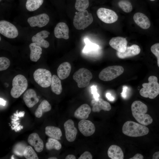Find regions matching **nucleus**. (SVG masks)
<instances>
[{
    "instance_id": "f257e3e1",
    "label": "nucleus",
    "mask_w": 159,
    "mask_h": 159,
    "mask_svg": "<svg viewBox=\"0 0 159 159\" xmlns=\"http://www.w3.org/2000/svg\"><path fill=\"white\" fill-rule=\"evenodd\" d=\"M131 110L132 116L139 123L146 126L152 122V117L146 114L148 110L147 106L141 101L133 102L131 105Z\"/></svg>"
},
{
    "instance_id": "f03ea898",
    "label": "nucleus",
    "mask_w": 159,
    "mask_h": 159,
    "mask_svg": "<svg viewBox=\"0 0 159 159\" xmlns=\"http://www.w3.org/2000/svg\"><path fill=\"white\" fill-rule=\"evenodd\" d=\"M122 130L125 135L134 137L146 135L149 132V129L145 125L131 121H127L124 123Z\"/></svg>"
},
{
    "instance_id": "7ed1b4c3",
    "label": "nucleus",
    "mask_w": 159,
    "mask_h": 159,
    "mask_svg": "<svg viewBox=\"0 0 159 159\" xmlns=\"http://www.w3.org/2000/svg\"><path fill=\"white\" fill-rule=\"evenodd\" d=\"M157 77L151 76L148 78V83L143 84V87L140 91L142 97L153 99L159 94V84Z\"/></svg>"
},
{
    "instance_id": "20e7f679",
    "label": "nucleus",
    "mask_w": 159,
    "mask_h": 159,
    "mask_svg": "<svg viewBox=\"0 0 159 159\" xmlns=\"http://www.w3.org/2000/svg\"><path fill=\"white\" fill-rule=\"evenodd\" d=\"M93 18L92 14L86 9L79 11L74 16L73 24L78 30H84L92 22Z\"/></svg>"
},
{
    "instance_id": "39448f33",
    "label": "nucleus",
    "mask_w": 159,
    "mask_h": 159,
    "mask_svg": "<svg viewBox=\"0 0 159 159\" xmlns=\"http://www.w3.org/2000/svg\"><path fill=\"white\" fill-rule=\"evenodd\" d=\"M12 87L10 94L13 98H19L26 90L28 86L27 81L23 75L18 74L13 79L12 81Z\"/></svg>"
},
{
    "instance_id": "423d86ee",
    "label": "nucleus",
    "mask_w": 159,
    "mask_h": 159,
    "mask_svg": "<svg viewBox=\"0 0 159 159\" xmlns=\"http://www.w3.org/2000/svg\"><path fill=\"white\" fill-rule=\"evenodd\" d=\"M124 71V68L121 66H110L103 69L99 73L98 77L102 80L110 81L120 75Z\"/></svg>"
},
{
    "instance_id": "0eeeda50",
    "label": "nucleus",
    "mask_w": 159,
    "mask_h": 159,
    "mask_svg": "<svg viewBox=\"0 0 159 159\" xmlns=\"http://www.w3.org/2000/svg\"><path fill=\"white\" fill-rule=\"evenodd\" d=\"M93 77L91 72L84 68L80 69L74 72L73 78L77 83L78 87L83 88L87 87Z\"/></svg>"
},
{
    "instance_id": "6e6552de",
    "label": "nucleus",
    "mask_w": 159,
    "mask_h": 159,
    "mask_svg": "<svg viewBox=\"0 0 159 159\" xmlns=\"http://www.w3.org/2000/svg\"><path fill=\"white\" fill-rule=\"evenodd\" d=\"M35 81L40 86L47 88L51 85L52 75L49 70L43 68H39L33 73Z\"/></svg>"
},
{
    "instance_id": "1a4fd4ad",
    "label": "nucleus",
    "mask_w": 159,
    "mask_h": 159,
    "mask_svg": "<svg viewBox=\"0 0 159 159\" xmlns=\"http://www.w3.org/2000/svg\"><path fill=\"white\" fill-rule=\"evenodd\" d=\"M0 33L6 38L13 39L18 37L19 32L14 24L7 20H1L0 21Z\"/></svg>"
},
{
    "instance_id": "9d476101",
    "label": "nucleus",
    "mask_w": 159,
    "mask_h": 159,
    "mask_svg": "<svg viewBox=\"0 0 159 159\" xmlns=\"http://www.w3.org/2000/svg\"><path fill=\"white\" fill-rule=\"evenodd\" d=\"M26 21L28 24L31 27L42 28L49 24L50 17L47 13H43L28 17Z\"/></svg>"
},
{
    "instance_id": "9b49d317",
    "label": "nucleus",
    "mask_w": 159,
    "mask_h": 159,
    "mask_svg": "<svg viewBox=\"0 0 159 159\" xmlns=\"http://www.w3.org/2000/svg\"><path fill=\"white\" fill-rule=\"evenodd\" d=\"M50 34V32L47 30L39 31L31 36L32 42L42 48H47L50 44L47 39L49 37Z\"/></svg>"
},
{
    "instance_id": "f8f14e48",
    "label": "nucleus",
    "mask_w": 159,
    "mask_h": 159,
    "mask_svg": "<svg viewBox=\"0 0 159 159\" xmlns=\"http://www.w3.org/2000/svg\"><path fill=\"white\" fill-rule=\"evenodd\" d=\"M97 14L101 21L107 24L113 23L118 18L117 14L114 11L104 8H99L97 11Z\"/></svg>"
},
{
    "instance_id": "ddd939ff",
    "label": "nucleus",
    "mask_w": 159,
    "mask_h": 159,
    "mask_svg": "<svg viewBox=\"0 0 159 159\" xmlns=\"http://www.w3.org/2000/svg\"><path fill=\"white\" fill-rule=\"evenodd\" d=\"M78 128L82 134L86 137L92 135L95 130L94 124L90 121L86 119L82 120L79 122Z\"/></svg>"
},
{
    "instance_id": "4468645a",
    "label": "nucleus",
    "mask_w": 159,
    "mask_h": 159,
    "mask_svg": "<svg viewBox=\"0 0 159 159\" xmlns=\"http://www.w3.org/2000/svg\"><path fill=\"white\" fill-rule=\"evenodd\" d=\"M64 126L67 140L69 142H73L76 138L77 133L73 121L71 119L68 120L64 122Z\"/></svg>"
},
{
    "instance_id": "2eb2a0df",
    "label": "nucleus",
    "mask_w": 159,
    "mask_h": 159,
    "mask_svg": "<svg viewBox=\"0 0 159 159\" xmlns=\"http://www.w3.org/2000/svg\"><path fill=\"white\" fill-rule=\"evenodd\" d=\"M69 27L65 22H61L58 23L55 26L54 33L56 38L68 39L69 37Z\"/></svg>"
},
{
    "instance_id": "dca6fc26",
    "label": "nucleus",
    "mask_w": 159,
    "mask_h": 159,
    "mask_svg": "<svg viewBox=\"0 0 159 159\" xmlns=\"http://www.w3.org/2000/svg\"><path fill=\"white\" fill-rule=\"evenodd\" d=\"M109 44L117 52L123 53L125 51L127 47V41L125 38L118 37L112 38L110 40Z\"/></svg>"
},
{
    "instance_id": "f3484780",
    "label": "nucleus",
    "mask_w": 159,
    "mask_h": 159,
    "mask_svg": "<svg viewBox=\"0 0 159 159\" xmlns=\"http://www.w3.org/2000/svg\"><path fill=\"white\" fill-rule=\"evenodd\" d=\"M91 104L92 106V111L94 112H99L101 110L109 111L111 108L110 104L102 98H98L92 100Z\"/></svg>"
},
{
    "instance_id": "a211bd4d",
    "label": "nucleus",
    "mask_w": 159,
    "mask_h": 159,
    "mask_svg": "<svg viewBox=\"0 0 159 159\" xmlns=\"http://www.w3.org/2000/svg\"><path fill=\"white\" fill-rule=\"evenodd\" d=\"M23 99L26 106L29 108L33 107L39 101L36 92L32 89L26 91L23 95Z\"/></svg>"
},
{
    "instance_id": "6ab92c4d",
    "label": "nucleus",
    "mask_w": 159,
    "mask_h": 159,
    "mask_svg": "<svg viewBox=\"0 0 159 159\" xmlns=\"http://www.w3.org/2000/svg\"><path fill=\"white\" fill-rule=\"evenodd\" d=\"M27 141L29 144L34 147L37 152H41L43 150V142L38 134L33 133L30 134L28 137Z\"/></svg>"
},
{
    "instance_id": "aec40b11",
    "label": "nucleus",
    "mask_w": 159,
    "mask_h": 159,
    "mask_svg": "<svg viewBox=\"0 0 159 159\" xmlns=\"http://www.w3.org/2000/svg\"><path fill=\"white\" fill-rule=\"evenodd\" d=\"M133 18L135 23L143 29H148L150 26V23L149 19L142 13L137 12L135 13Z\"/></svg>"
},
{
    "instance_id": "412c9836",
    "label": "nucleus",
    "mask_w": 159,
    "mask_h": 159,
    "mask_svg": "<svg viewBox=\"0 0 159 159\" xmlns=\"http://www.w3.org/2000/svg\"><path fill=\"white\" fill-rule=\"evenodd\" d=\"M140 52V47L137 45L133 44L130 47H127L124 52H117L116 54L118 57L123 59L136 55L139 54Z\"/></svg>"
},
{
    "instance_id": "4be33fe9",
    "label": "nucleus",
    "mask_w": 159,
    "mask_h": 159,
    "mask_svg": "<svg viewBox=\"0 0 159 159\" xmlns=\"http://www.w3.org/2000/svg\"><path fill=\"white\" fill-rule=\"evenodd\" d=\"M90 107L87 104H84L81 105L75 111L74 117L80 120L87 119L91 112Z\"/></svg>"
},
{
    "instance_id": "5701e85b",
    "label": "nucleus",
    "mask_w": 159,
    "mask_h": 159,
    "mask_svg": "<svg viewBox=\"0 0 159 159\" xmlns=\"http://www.w3.org/2000/svg\"><path fill=\"white\" fill-rule=\"evenodd\" d=\"M71 69V66L68 62H65L61 64L57 69V74L62 80L67 78L69 75Z\"/></svg>"
},
{
    "instance_id": "b1692460",
    "label": "nucleus",
    "mask_w": 159,
    "mask_h": 159,
    "mask_svg": "<svg viewBox=\"0 0 159 159\" xmlns=\"http://www.w3.org/2000/svg\"><path fill=\"white\" fill-rule=\"evenodd\" d=\"M30 50V58L31 60L37 62L40 58L42 53V49L35 43L32 42L29 45Z\"/></svg>"
},
{
    "instance_id": "393cba45",
    "label": "nucleus",
    "mask_w": 159,
    "mask_h": 159,
    "mask_svg": "<svg viewBox=\"0 0 159 159\" xmlns=\"http://www.w3.org/2000/svg\"><path fill=\"white\" fill-rule=\"evenodd\" d=\"M108 157L111 159H123L124 154L121 148L116 145H111L107 151Z\"/></svg>"
},
{
    "instance_id": "a878e982",
    "label": "nucleus",
    "mask_w": 159,
    "mask_h": 159,
    "mask_svg": "<svg viewBox=\"0 0 159 159\" xmlns=\"http://www.w3.org/2000/svg\"><path fill=\"white\" fill-rule=\"evenodd\" d=\"M45 134L50 138L57 140L61 139L62 134L60 129L53 126H49L45 128Z\"/></svg>"
},
{
    "instance_id": "bb28decb",
    "label": "nucleus",
    "mask_w": 159,
    "mask_h": 159,
    "mask_svg": "<svg viewBox=\"0 0 159 159\" xmlns=\"http://www.w3.org/2000/svg\"><path fill=\"white\" fill-rule=\"evenodd\" d=\"M51 88L52 91L57 95H60L62 91L60 79L56 75L54 74L52 76Z\"/></svg>"
},
{
    "instance_id": "cd10ccee",
    "label": "nucleus",
    "mask_w": 159,
    "mask_h": 159,
    "mask_svg": "<svg viewBox=\"0 0 159 159\" xmlns=\"http://www.w3.org/2000/svg\"><path fill=\"white\" fill-rule=\"evenodd\" d=\"M51 109L50 104L46 100H43L38 106L35 111L34 115L37 118L41 117L43 113L49 111Z\"/></svg>"
},
{
    "instance_id": "c85d7f7f",
    "label": "nucleus",
    "mask_w": 159,
    "mask_h": 159,
    "mask_svg": "<svg viewBox=\"0 0 159 159\" xmlns=\"http://www.w3.org/2000/svg\"><path fill=\"white\" fill-rule=\"evenodd\" d=\"M44 2V0H26L25 4V8L28 11H34L39 9Z\"/></svg>"
},
{
    "instance_id": "c756f323",
    "label": "nucleus",
    "mask_w": 159,
    "mask_h": 159,
    "mask_svg": "<svg viewBox=\"0 0 159 159\" xmlns=\"http://www.w3.org/2000/svg\"><path fill=\"white\" fill-rule=\"evenodd\" d=\"M46 147L49 150L53 149L59 150L61 148L62 145L57 140L50 138L46 144Z\"/></svg>"
},
{
    "instance_id": "7c9ffc66",
    "label": "nucleus",
    "mask_w": 159,
    "mask_h": 159,
    "mask_svg": "<svg viewBox=\"0 0 159 159\" xmlns=\"http://www.w3.org/2000/svg\"><path fill=\"white\" fill-rule=\"evenodd\" d=\"M85 45L84 47L82 52L83 53H86L98 49L99 48V46L95 43H93L88 39L86 38L84 39Z\"/></svg>"
},
{
    "instance_id": "2f4dec72",
    "label": "nucleus",
    "mask_w": 159,
    "mask_h": 159,
    "mask_svg": "<svg viewBox=\"0 0 159 159\" xmlns=\"http://www.w3.org/2000/svg\"><path fill=\"white\" fill-rule=\"evenodd\" d=\"M26 146V144L24 142L18 143L14 147L13 152L17 156H24V152Z\"/></svg>"
},
{
    "instance_id": "473e14b6",
    "label": "nucleus",
    "mask_w": 159,
    "mask_h": 159,
    "mask_svg": "<svg viewBox=\"0 0 159 159\" xmlns=\"http://www.w3.org/2000/svg\"><path fill=\"white\" fill-rule=\"evenodd\" d=\"M24 156L26 159H38L34 149L30 146H27L24 150Z\"/></svg>"
},
{
    "instance_id": "72a5a7b5",
    "label": "nucleus",
    "mask_w": 159,
    "mask_h": 159,
    "mask_svg": "<svg viewBox=\"0 0 159 159\" xmlns=\"http://www.w3.org/2000/svg\"><path fill=\"white\" fill-rule=\"evenodd\" d=\"M119 7L125 12L129 13L132 10V7L131 3L126 0H121L118 3Z\"/></svg>"
},
{
    "instance_id": "f704fd0d",
    "label": "nucleus",
    "mask_w": 159,
    "mask_h": 159,
    "mask_svg": "<svg viewBox=\"0 0 159 159\" xmlns=\"http://www.w3.org/2000/svg\"><path fill=\"white\" fill-rule=\"evenodd\" d=\"M75 9L78 11L86 9L89 5V0H76Z\"/></svg>"
},
{
    "instance_id": "c9c22d12",
    "label": "nucleus",
    "mask_w": 159,
    "mask_h": 159,
    "mask_svg": "<svg viewBox=\"0 0 159 159\" xmlns=\"http://www.w3.org/2000/svg\"><path fill=\"white\" fill-rule=\"evenodd\" d=\"M10 64V62L7 57H0V71L5 70L7 69Z\"/></svg>"
},
{
    "instance_id": "e433bc0d",
    "label": "nucleus",
    "mask_w": 159,
    "mask_h": 159,
    "mask_svg": "<svg viewBox=\"0 0 159 159\" xmlns=\"http://www.w3.org/2000/svg\"><path fill=\"white\" fill-rule=\"evenodd\" d=\"M150 50L152 52L157 58V64L159 67V43L153 45L150 48Z\"/></svg>"
},
{
    "instance_id": "4c0bfd02",
    "label": "nucleus",
    "mask_w": 159,
    "mask_h": 159,
    "mask_svg": "<svg viewBox=\"0 0 159 159\" xmlns=\"http://www.w3.org/2000/svg\"><path fill=\"white\" fill-rule=\"evenodd\" d=\"M92 156L91 153L88 151L85 152L78 158L79 159H92Z\"/></svg>"
},
{
    "instance_id": "58836bf2",
    "label": "nucleus",
    "mask_w": 159,
    "mask_h": 159,
    "mask_svg": "<svg viewBox=\"0 0 159 159\" xmlns=\"http://www.w3.org/2000/svg\"><path fill=\"white\" fill-rule=\"evenodd\" d=\"M91 89L92 93L93 94L95 99L98 98L99 97V95L97 93V89L95 86L93 85L91 87Z\"/></svg>"
},
{
    "instance_id": "ea45409f",
    "label": "nucleus",
    "mask_w": 159,
    "mask_h": 159,
    "mask_svg": "<svg viewBox=\"0 0 159 159\" xmlns=\"http://www.w3.org/2000/svg\"><path fill=\"white\" fill-rule=\"evenodd\" d=\"M128 87H127L124 86L122 87V90L121 93V97L123 98H126L127 96Z\"/></svg>"
},
{
    "instance_id": "a19ab883",
    "label": "nucleus",
    "mask_w": 159,
    "mask_h": 159,
    "mask_svg": "<svg viewBox=\"0 0 159 159\" xmlns=\"http://www.w3.org/2000/svg\"><path fill=\"white\" fill-rule=\"evenodd\" d=\"M143 159V156L140 154L137 153L133 157L130 158V159Z\"/></svg>"
},
{
    "instance_id": "79ce46f5",
    "label": "nucleus",
    "mask_w": 159,
    "mask_h": 159,
    "mask_svg": "<svg viewBox=\"0 0 159 159\" xmlns=\"http://www.w3.org/2000/svg\"><path fill=\"white\" fill-rule=\"evenodd\" d=\"M24 112H20L19 113L18 112V111L16 112V113L14 114V116H16L17 117H23L24 116Z\"/></svg>"
},
{
    "instance_id": "37998d69",
    "label": "nucleus",
    "mask_w": 159,
    "mask_h": 159,
    "mask_svg": "<svg viewBox=\"0 0 159 159\" xmlns=\"http://www.w3.org/2000/svg\"><path fill=\"white\" fill-rule=\"evenodd\" d=\"M106 96L108 100L110 101H113L115 100L114 98L109 93H107L106 94Z\"/></svg>"
},
{
    "instance_id": "c03bdc74",
    "label": "nucleus",
    "mask_w": 159,
    "mask_h": 159,
    "mask_svg": "<svg viewBox=\"0 0 159 159\" xmlns=\"http://www.w3.org/2000/svg\"><path fill=\"white\" fill-rule=\"evenodd\" d=\"M153 159H159V151L155 152L153 156Z\"/></svg>"
},
{
    "instance_id": "a18cd8bd",
    "label": "nucleus",
    "mask_w": 159,
    "mask_h": 159,
    "mask_svg": "<svg viewBox=\"0 0 159 159\" xmlns=\"http://www.w3.org/2000/svg\"><path fill=\"white\" fill-rule=\"evenodd\" d=\"M76 157L74 155L71 154L67 155L65 158V159H76Z\"/></svg>"
},
{
    "instance_id": "49530a36",
    "label": "nucleus",
    "mask_w": 159,
    "mask_h": 159,
    "mask_svg": "<svg viewBox=\"0 0 159 159\" xmlns=\"http://www.w3.org/2000/svg\"><path fill=\"white\" fill-rule=\"evenodd\" d=\"M6 101L2 98H0V104L3 105H5Z\"/></svg>"
},
{
    "instance_id": "de8ad7c7",
    "label": "nucleus",
    "mask_w": 159,
    "mask_h": 159,
    "mask_svg": "<svg viewBox=\"0 0 159 159\" xmlns=\"http://www.w3.org/2000/svg\"><path fill=\"white\" fill-rule=\"evenodd\" d=\"M48 159H57V158L55 157H51L48 158Z\"/></svg>"
},
{
    "instance_id": "09e8293b",
    "label": "nucleus",
    "mask_w": 159,
    "mask_h": 159,
    "mask_svg": "<svg viewBox=\"0 0 159 159\" xmlns=\"http://www.w3.org/2000/svg\"><path fill=\"white\" fill-rule=\"evenodd\" d=\"M14 155H12L11 158V159H14Z\"/></svg>"
},
{
    "instance_id": "8fccbe9b",
    "label": "nucleus",
    "mask_w": 159,
    "mask_h": 159,
    "mask_svg": "<svg viewBox=\"0 0 159 159\" xmlns=\"http://www.w3.org/2000/svg\"><path fill=\"white\" fill-rule=\"evenodd\" d=\"M21 129H22L23 128V126H21Z\"/></svg>"
},
{
    "instance_id": "3c124183",
    "label": "nucleus",
    "mask_w": 159,
    "mask_h": 159,
    "mask_svg": "<svg viewBox=\"0 0 159 159\" xmlns=\"http://www.w3.org/2000/svg\"><path fill=\"white\" fill-rule=\"evenodd\" d=\"M150 0L151 1H155V0Z\"/></svg>"
},
{
    "instance_id": "603ef678",
    "label": "nucleus",
    "mask_w": 159,
    "mask_h": 159,
    "mask_svg": "<svg viewBox=\"0 0 159 159\" xmlns=\"http://www.w3.org/2000/svg\"><path fill=\"white\" fill-rule=\"evenodd\" d=\"M2 1V0H0V2H1Z\"/></svg>"
}]
</instances>
